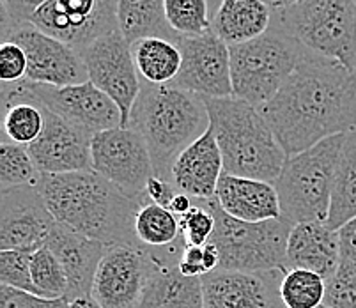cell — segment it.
I'll return each instance as SVG.
<instances>
[{
    "instance_id": "obj_7",
    "label": "cell",
    "mask_w": 356,
    "mask_h": 308,
    "mask_svg": "<svg viewBox=\"0 0 356 308\" xmlns=\"http://www.w3.org/2000/svg\"><path fill=\"white\" fill-rule=\"evenodd\" d=\"M215 216L211 241L218 246L223 271H284L287 273V239L293 229L284 218L268 222H241L229 216L216 199L200 200Z\"/></svg>"
},
{
    "instance_id": "obj_3",
    "label": "cell",
    "mask_w": 356,
    "mask_h": 308,
    "mask_svg": "<svg viewBox=\"0 0 356 308\" xmlns=\"http://www.w3.org/2000/svg\"><path fill=\"white\" fill-rule=\"evenodd\" d=\"M211 126L206 98L170 86L142 80L128 128L144 138L154 174L170 181L181 152L206 135Z\"/></svg>"
},
{
    "instance_id": "obj_47",
    "label": "cell",
    "mask_w": 356,
    "mask_h": 308,
    "mask_svg": "<svg viewBox=\"0 0 356 308\" xmlns=\"http://www.w3.org/2000/svg\"><path fill=\"white\" fill-rule=\"evenodd\" d=\"M355 4H356V0H355Z\"/></svg>"
},
{
    "instance_id": "obj_35",
    "label": "cell",
    "mask_w": 356,
    "mask_h": 308,
    "mask_svg": "<svg viewBox=\"0 0 356 308\" xmlns=\"http://www.w3.org/2000/svg\"><path fill=\"white\" fill-rule=\"evenodd\" d=\"M31 255L18 250H0V284L38 294V289L32 282Z\"/></svg>"
},
{
    "instance_id": "obj_19",
    "label": "cell",
    "mask_w": 356,
    "mask_h": 308,
    "mask_svg": "<svg viewBox=\"0 0 356 308\" xmlns=\"http://www.w3.org/2000/svg\"><path fill=\"white\" fill-rule=\"evenodd\" d=\"M284 271H223L204 275V308H286L280 298Z\"/></svg>"
},
{
    "instance_id": "obj_40",
    "label": "cell",
    "mask_w": 356,
    "mask_h": 308,
    "mask_svg": "<svg viewBox=\"0 0 356 308\" xmlns=\"http://www.w3.org/2000/svg\"><path fill=\"white\" fill-rule=\"evenodd\" d=\"M177 268L184 277H199L208 275L206 268V255H204V246H184L183 254L177 261Z\"/></svg>"
},
{
    "instance_id": "obj_13",
    "label": "cell",
    "mask_w": 356,
    "mask_h": 308,
    "mask_svg": "<svg viewBox=\"0 0 356 308\" xmlns=\"http://www.w3.org/2000/svg\"><path fill=\"white\" fill-rule=\"evenodd\" d=\"M4 41L20 44L27 55L25 80L54 87L79 86L89 82L80 51L44 34L31 24H18L2 31Z\"/></svg>"
},
{
    "instance_id": "obj_18",
    "label": "cell",
    "mask_w": 356,
    "mask_h": 308,
    "mask_svg": "<svg viewBox=\"0 0 356 308\" xmlns=\"http://www.w3.org/2000/svg\"><path fill=\"white\" fill-rule=\"evenodd\" d=\"M184 243L183 236L167 248L151 252V266L138 308H204L202 278L184 277L177 268Z\"/></svg>"
},
{
    "instance_id": "obj_42",
    "label": "cell",
    "mask_w": 356,
    "mask_h": 308,
    "mask_svg": "<svg viewBox=\"0 0 356 308\" xmlns=\"http://www.w3.org/2000/svg\"><path fill=\"white\" fill-rule=\"evenodd\" d=\"M341 259H356V216L339 229Z\"/></svg>"
},
{
    "instance_id": "obj_10",
    "label": "cell",
    "mask_w": 356,
    "mask_h": 308,
    "mask_svg": "<svg viewBox=\"0 0 356 308\" xmlns=\"http://www.w3.org/2000/svg\"><path fill=\"white\" fill-rule=\"evenodd\" d=\"M92 170L131 199L147 200L154 165L144 138L129 128L102 131L90 140Z\"/></svg>"
},
{
    "instance_id": "obj_9",
    "label": "cell",
    "mask_w": 356,
    "mask_h": 308,
    "mask_svg": "<svg viewBox=\"0 0 356 308\" xmlns=\"http://www.w3.org/2000/svg\"><path fill=\"white\" fill-rule=\"evenodd\" d=\"M16 103L44 106L90 137L108 129L122 128L119 106L92 82L67 87L44 86L25 79L15 83L2 82L4 108Z\"/></svg>"
},
{
    "instance_id": "obj_20",
    "label": "cell",
    "mask_w": 356,
    "mask_h": 308,
    "mask_svg": "<svg viewBox=\"0 0 356 308\" xmlns=\"http://www.w3.org/2000/svg\"><path fill=\"white\" fill-rule=\"evenodd\" d=\"M223 174V158L211 128L206 135L184 149L172 167L170 183L179 193L197 200L215 199Z\"/></svg>"
},
{
    "instance_id": "obj_43",
    "label": "cell",
    "mask_w": 356,
    "mask_h": 308,
    "mask_svg": "<svg viewBox=\"0 0 356 308\" xmlns=\"http://www.w3.org/2000/svg\"><path fill=\"white\" fill-rule=\"evenodd\" d=\"M193 207V199L188 195H184V193H179L177 191L176 197L172 199V202H170V206H168V209L172 211L174 215L177 216V218H181L183 215H186L190 209Z\"/></svg>"
},
{
    "instance_id": "obj_33",
    "label": "cell",
    "mask_w": 356,
    "mask_h": 308,
    "mask_svg": "<svg viewBox=\"0 0 356 308\" xmlns=\"http://www.w3.org/2000/svg\"><path fill=\"white\" fill-rule=\"evenodd\" d=\"M4 140L20 145H31L38 140L44 128V115L41 106L32 103H16L4 108Z\"/></svg>"
},
{
    "instance_id": "obj_11",
    "label": "cell",
    "mask_w": 356,
    "mask_h": 308,
    "mask_svg": "<svg viewBox=\"0 0 356 308\" xmlns=\"http://www.w3.org/2000/svg\"><path fill=\"white\" fill-rule=\"evenodd\" d=\"M29 24L82 51L119 31L118 0H47L32 13Z\"/></svg>"
},
{
    "instance_id": "obj_38",
    "label": "cell",
    "mask_w": 356,
    "mask_h": 308,
    "mask_svg": "<svg viewBox=\"0 0 356 308\" xmlns=\"http://www.w3.org/2000/svg\"><path fill=\"white\" fill-rule=\"evenodd\" d=\"M27 74V55L20 44L2 41L0 44V79L4 83H15Z\"/></svg>"
},
{
    "instance_id": "obj_4",
    "label": "cell",
    "mask_w": 356,
    "mask_h": 308,
    "mask_svg": "<svg viewBox=\"0 0 356 308\" xmlns=\"http://www.w3.org/2000/svg\"><path fill=\"white\" fill-rule=\"evenodd\" d=\"M206 103L223 172L275 184L287 154L261 110L234 96L206 98Z\"/></svg>"
},
{
    "instance_id": "obj_44",
    "label": "cell",
    "mask_w": 356,
    "mask_h": 308,
    "mask_svg": "<svg viewBox=\"0 0 356 308\" xmlns=\"http://www.w3.org/2000/svg\"><path fill=\"white\" fill-rule=\"evenodd\" d=\"M70 308H105L92 296H80L70 301Z\"/></svg>"
},
{
    "instance_id": "obj_24",
    "label": "cell",
    "mask_w": 356,
    "mask_h": 308,
    "mask_svg": "<svg viewBox=\"0 0 356 308\" xmlns=\"http://www.w3.org/2000/svg\"><path fill=\"white\" fill-rule=\"evenodd\" d=\"M275 11L264 0H218L213 32L229 47L262 35L273 24Z\"/></svg>"
},
{
    "instance_id": "obj_32",
    "label": "cell",
    "mask_w": 356,
    "mask_h": 308,
    "mask_svg": "<svg viewBox=\"0 0 356 308\" xmlns=\"http://www.w3.org/2000/svg\"><path fill=\"white\" fill-rule=\"evenodd\" d=\"M31 271L38 294L43 298H67V277L57 255L43 246L31 255Z\"/></svg>"
},
{
    "instance_id": "obj_16",
    "label": "cell",
    "mask_w": 356,
    "mask_h": 308,
    "mask_svg": "<svg viewBox=\"0 0 356 308\" xmlns=\"http://www.w3.org/2000/svg\"><path fill=\"white\" fill-rule=\"evenodd\" d=\"M179 74L170 87L188 90L204 98H229L232 96L231 50L215 32L199 38H181Z\"/></svg>"
},
{
    "instance_id": "obj_22",
    "label": "cell",
    "mask_w": 356,
    "mask_h": 308,
    "mask_svg": "<svg viewBox=\"0 0 356 308\" xmlns=\"http://www.w3.org/2000/svg\"><path fill=\"white\" fill-rule=\"evenodd\" d=\"M339 264V230H332L325 222L293 225L287 239V269H307L328 280Z\"/></svg>"
},
{
    "instance_id": "obj_21",
    "label": "cell",
    "mask_w": 356,
    "mask_h": 308,
    "mask_svg": "<svg viewBox=\"0 0 356 308\" xmlns=\"http://www.w3.org/2000/svg\"><path fill=\"white\" fill-rule=\"evenodd\" d=\"M215 199L229 216L241 222L259 223L282 218L277 188L266 181L232 176L223 172L216 186Z\"/></svg>"
},
{
    "instance_id": "obj_17",
    "label": "cell",
    "mask_w": 356,
    "mask_h": 308,
    "mask_svg": "<svg viewBox=\"0 0 356 308\" xmlns=\"http://www.w3.org/2000/svg\"><path fill=\"white\" fill-rule=\"evenodd\" d=\"M41 110L44 115V128L38 140L29 145V152L41 176L92 170V137L51 110L44 106H41Z\"/></svg>"
},
{
    "instance_id": "obj_8",
    "label": "cell",
    "mask_w": 356,
    "mask_h": 308,
    "mask_svg": "<svg viewBox=\"0 0 356 308\" xmlns=\"http://www.w3.org/2000/svg\"><path fill=\"white\" fill-rule=\"evenodd\" d=\"M275 20L303 48L356 71L355 0H298Z\"/></svg>"
},
{
    "instance_id": "obj_15",
    "label": "cell",
    "mask_w": 356,
    "mask_h": 308,
    "mask_svg": "<svg viewBox=\"0 0 356 308\" xmlns=\"http://www.w3.org/2000/svg\"><path fill=\"white\" fill-rule=\"evenodd\" d=\"M55 222L38 186L2 190L0 204V250L34 254L47 246Z\"/></svg>"
},
{
    "instance_id": "obj_23",
    "label": "cell",
    "mask_w": 356,
    "mask_h": 308,
    "mask_svg": "<svg viewBox=\"0 0 356 308\" xmlns=\"http://www.w3.org/2000/svg\"><path fill=\"white\" fill-rule=\"evenodd\" d=\"M48 248L57 255L67 277V300L80 296H90L96 269L106 252V246L92 241L71 230L57 225L47 243Z\"/></svg>"
},
{
    "instance_id": "obj_39",
    "label": "cell",
    "mask_w": 356,
    "mask_h": 308,
    "mask_svg": "<svg viewBox=\"0 0 356 308\" xmlns=\"http://www.w3.org/2000/svg\"><path fill=\"white\" fill-rule=\"evenodd\" d=\"M47 0H2V31L18 24H29L32 13Z\"/></svg>"
},
{
    "instance_id": "obj_34",
    "label": "cell",
    "mask_w": 356,
    "mask_h": 308,
    "mask_svg": "<svg viewBox=\"0 0 356 308\" xmlns=\"http://www.w3.org/2000/svg\"><path fill=\"white\" fill-rule=\"evenodd\" d=\"M325 305L330 308H356V259H341L333 277L326 280Z\"/></svg>"
},
{
    "instance_id": "obj_31",
    "label": "cell",
    "mask_w": 356,
    "mask_h": 308,
    "mask_svg": "<svg viewBox=\"0 0 356 308\" xmlns=\"http://www.w3.org/2000/svg\"><path fill=\"white\" fill-rule=\"evenodd\" d=\"M0 181L2 190L40 184L41 172L35 168L27 145L9 140L0 144Z\"/></svg>"
},
{
    "instance_id": "obj_12",
    "label": "cell",
    "mask_w": 356,
    "mask_h": 308,
    "mask_svg": "<svg viewBox=\"0 0 356 308\" xmlns=\"http://www.w3.org/2000/svg\"><path fill=\"white\" fill-rule=\"evenodd\" d=\"M89 82L108 96L122 113V128H128L131 110L142 90V79L134 59L131 44L119 31L106 34L80 51Z\"/></svg>"
},
{
    "instance_id": "obj_36",
    "label": "cell",
    "mask_w": 356,
    "mask_h": 308,
    "mask_svg": "<svg viewBox=\"0 0 356 308\" xmlns=\"http://www.w3.org/2000/svg\"><path fill=\"white\" fill-rule=\"evenodd\" d=\"M193 207L179 218L181 236L188 246L208 245L215 232V216L200 200L193 199Z\"/></svg>"
},
{
    "instance_id": "obj_37",
    "label": "cell",
    "mask_w": 356,
    "mask_h": 308,
    "mask_svg": "<svg viewBox=\"0 0 356 308\" xmlns=\"http://www.w3.org/2000/svg\"><path fill=\"white\" fill-rule=\"evenodd\" d=\"M0 308H70L67 298H43L20 289L0 285Z\"/></svg>"
},
{
    "instance_id": "obj_41",
    "label": "cell",
    "mask_w": 356,
    "mask_h": 308,
    "mask_svg": "<svg viewBox=\"0 0 356 308\" xmlns=\"http://www.w3.org/2000/svg\"><path fill=\"white\" fill-rule=\"evenodd\" d=\"M145 191H147V199L151 200V202L158 204V206L161 207H167V209L177 193L176 186H174L170 181L163 179V177L160 176H153L149 179L147 190Z\"/></svg>"
},
{
    "instance_id": "obj_45",
    "label": "cell",
    "mask_w": 356,
    "mask_h": 308,
    "mask_svg": "<svg viewBox=\"0 0 356 308\" xmlns=\"http://www.w3.org/2000/svg\"><path fill=\"white\" fill-rule=\"evenodd\" d=\"M264 2H266L273 11H282V9H287L291 8V6L296 4L298 0H264Z\"/></svg>"
},
{
    "instance_id": "obj_1",
    "label": "cell",
    "mask_w": 356,
    "mask_h": 308,
    "mask_svg": "<svg viewBox=\"0 0 356 308\" xmlns=\"http://www.w3.org/2000/svg\"><path fill=\"white\" fill-rule=\"evenodd\" d=\"M287 158L356 129V71L303 48L294 73L261 106Z\"/></svg>"
},
{
    "instance_id": "obj_14",
    "label": "cell",
    "mask_w": 356,
    "mask_h": 308,
    "mask_svg": "<svg viewBox=\"0 0 356 308\" xmlns=\"http://www.w3.org/2000/svg\"><path fill=\"white\" fill-rule=\"evenodd\" d=\"M151 266L140 245H108L96 269L90 296L105 308H138Z\"/></svg>"
},
{
    "instance_id": "obj_26",
    "label": "cell",
    "mask_w": 356,
    "mask_h": 308,
    "mask_svg": "<svg viewBox=\"0 0 356 308\" xmlns=\"http://www.w3.org/2000/svg\"><path fill=\"white\" fill-rule=\"evenodd\" d=\"M140 79L153 86H170L179 74L181 50L177 43L161 38H144L131 44Z\"/></svg>"
},
{
    "instance_id": "obj_5",
    "label": "cell",
    "mask_w": 356,
    "mask_h": 308,
    "mask_svg": "<svg viewBox=\"0 0 356 308\" xmlns=\"http://www.w3.org/2000/svg\"><path fill=\"white\" fill-rule=\"evenodd\" d=\"M346 135L326 138L286 160L280 176L275 181V188L280 199L282 218L291 225L307 222L326 223Z\"/></svg>"
},
{
    "instance_id": "obj_30",
    "label": "cell",
    "mask_w": 356,
    "mask_h": 308,
    "mask_svg": "<svg viewBox=\"0 0 356 308\" xmlns=\"http://www.w3.org/2000/svg\"><path fill=\"white\" fill-rule=\"evenodd\" d=\"M165 13L170 27L181 38H199L213 32L209 0H165Z\"/></svg>"
},
{
    "instance_id": "obj_28",
    "label": "cell",
    "mask_w": 356,
    "mask_h": 308,
    "mask_svg": "<svg viewBox=\"0 0 356 308\" xmlns=\"http://www.w3.org/2000/svg\"><path fill=\"white\" fill-rule=\"evenodd\" d=\"M135 238L144 248H167L181 238L179 218L167 207L145 200L135 216Z\"/></svg>"
},
{
    "instance_id": "obj_2",
    "label": "cell",
    "mask_w": 356,
    "mask_h": 308,
    "mask_svg": "<svg viewBox=\"0 0 356 308\" xmlns=\"http://www.w3.org/2000/svg\"><path fill=\"white\" fill-rule=\"evenodd\" d=\"M38 188L64 229L103 245H138L135 216L145 200L131 199L95 170L41 176Z\"/></svg>"
},
{
    "instance_id": "obj_29",
    "label": "cell",
    "mask_w": 356,
    "mask_h": 308,
    "mask_svg": "<svg viewBox=\"0 0 356 308\" xmlns=\"http://www.w3.org/2000/svg\"><path fill=\"white\" fill-rule=\"evenodd\" d=\"M326 280L307 269H289L280 284V298L286 308H317L325 305Z\"/></svg>"
},
{
    "instance_id": "obj_6",
    "label": "cell",
    "mask_w": 356,
    "mask_h": 308,
    "mask_svg": "<svg viewBox=\"0 0 356 308\" xmlns=\"http://www.w3.org/2000/svg\"><path fill=\"white\" fill-rule=\"evenodd\" d=\"M231 50L232 96L257 108L282 89L302 57L303 47L275 20L266 32Z\"/></svg>"
},
{
    "instance_id": "obj_27",
    "label": "cell",
    "mask_w": 356,
    "mask_h": 308,
    "mask_svg": "<svg viewBox=\"0 0 356 308\" xmlns=\"http://www.w3.org/2000/svg\"><path fill=\"white\" fill-rule=\"evenodd\" d=\"M356 216V129L346 135L335 181H333L332 204L326 225L339 230Z\"/></svg>"
},
{
    "instance_id": "obj_46",
    "label": "cell",
    "mask_w": 356,
    "mask_h": 308,
    "mask_svg": "<svg viewBox=\"0 0 356 308\" xmlns=\"http://www.w3.org/2000/svg\"><path fill=\"white\" fill-rule=\"evenodd\" d=\"M317 308H330V307H326V305H321V307H317Z\"/></svg>"
},
{
    "instance_id": "obj_25",
    "label": "cell",
    "mask_w": 356,
    "mask_h": 308,
    "mask_svg": "<svg viewBox=\"0 0 356 308\" xmlns=\"http://www.w3.org/2000/svg\"><path fill=\"white\" fill-rule=\"evenodd\" d=\"M118 24L129 44L144 38H161L172 43L181 40L168 24L165 0H118Z\"/></svg>"
}]
</instances>
